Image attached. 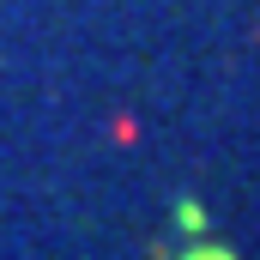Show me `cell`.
I'll return each mask as SVG.
<instances>
[{
  "label": "cell",
  "mask_w": 260,
  "mask_h": 260,
  "mask_svg": "<svg viewBox=\"0 0 260 260\" xmlns=\"http://www.w3.org/2000/svg\"><path fill=\"white\" fill-rule=\"evenodd\" d=\"M182 260H236L230 248H218V242H200V248H188Z\"/></svg>",
  "instance_id": "6da1fadb"
}]
</instances>
